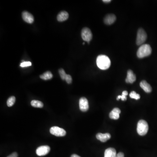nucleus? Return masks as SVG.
<instances>
[{"label":"nucleus","instance_id":"obj_27","mask_svg":"<svg viewBox=\"0 0 157 157\" xmlns=\"http://www.w3.org/2000/svg\"><path fill=\"white\" fill-rule=\"evenodd\" d=\"M124 154L123 152H119L117 154L116 157H124Z\"/></svg>","mask_w":157,"mask_h":157},{"label":"nucleus","instance_id":"obj_16","mask_svg":"<svg viewBox=\"0 0 157 157\" xmlns=\"http://www.w3.org/2000/svg\"><path fill=\"white\" fill-rule=\"evenodd\" d=\"M53 75L51 72L47 71L40 76L41 79L45 80H49L53 78Z\"/></svg>","mask_w":157,"mask_h":157},{"label":"nucleus","instance_id":"obj_6","mask_svg":"<svg viewBox=\"0 0 157 157\" xmlns=\"http://www.w3.org/2000/svg\"><path fill=\"white\" fill-rule=\"evenodd\" d=\"M50 132L52 135L57 137H63L66 135V131L65 130L56 126L51 127L50 129Z\"/></svg>","mask_w":157,"mask_h":157},{"label":"nucleus","instance_id":"obj_24","mask_svg":"<svg viewBox=\"0 0 157 157\" xmlns=\"http://www.w3.org/2000/svg\"><path fill=\"white\" fill-rule=\"evenodd\" d=\"M127 96H124V95H119V96H118V97L117 98V100L118 101L119 100V99H122V101H126L127 100Z\"/></svg>","mask_w":157,"mask_h":157},{"label":"nucleus","instance_id":"obj_7","mask_svg":"<svg viewBox=\"0 0 157 157\" xmlns=\"http://www.w3.org/2000/svg\"><path fill=\"white\" fill-rule=\"evenodd\" d=\"M50 148L47 145H43L37 148L36 153L39 156H43L48 154L50 152Z\"/></svg>","mask_w":157,"mask_h":157},{"label":"nucleus","instance_id":"obj_13","mask_svg":"<svg viewBox=\"0 0 157 157\" xmlns=\"http://www.w3.org/2000/svg\"><path fill=\"white\" fill-rule=\"evenodd\" d=\"M141 87L147 93H150L152 91V88L149 84L145 80L141 81L140 84Z\"/></svg>","mask_w":157,"mask_h":157},{"label":"nucleus","instance_id":"obj_9","mask_svg":"<svg viewBox=\"0 0 157 157\" xmlns=\"http://www.w3.org/2000/svg\"><path fill=\"white\" fill-rule=\"evenodd\" d=\"M22 17L23 19L28 23L32 24L34 22V17L28 11H23L22 13Z\"/></svg>","mask_w":157,"mask_h":157},{"label":"nucleus","instance_id":"obj_3","mask_svg":"<svg viewBox=\"0 0 157 157\" xmlns=\"http://www.w3.org/2000/svg\"><path fill=\"white\" fill-rule=\"evenodd\" d=\"M148 125L145 120H141L138 122L137 130V133L140 135H146L148 131Z\"/></svg>","mask_w":157,"mask_h":157},{"label":"nucleus","instance_id":"obj_2","mask_svg":"<svg viewBox=\"0 0 157 157\" xmlns=\"http://www.w3.org/2000/svg\"><path fill=\"white\" fill-rule=\"evenodd\" d=\"M152 48L149 45H142L138 49L137 55L139 58H143L150 56L152 53Z\"/></svg>","mask_w":157,"mask_h":157},{"label":"nucleus","instance_id":"obj_4","mask_svg":"<svg viewBox=\"0 0 157 157\" xmlns=\"http://www.w3.org/2000/svg\"><path fill=\"white\" fill-rule=\"evenodd\" d=\"M147 38L146 32L143 28H139L137 31L136 43L138 45H141L145 43Z\"/></svg>","mask_w":157,"mask_h":157},{"label":"nucleus","instance_id":"obj_22","mask_svg":"<svg viewBox=\"0 0 157 157\" xmlns=\"http://www.w3.org/2000/svg\"><path fill=\"white\" fill-rule=\"evenodd\" d=\"M32 65L31 62H22L20 64V66L22 67H27Z\"/></svg>","mask_w":157,"mask_h":157},{"label":"nucleus","instance_id":"obj_21","mask_svg":"<svg viewBox=\"0 0 157 157\" xmlns=\"http://www.w3.org/2000/svg\"><path fill=\"white\" fill-rule=\"evenodd\" d=\"M58 72H59V75H60V77L62 79V80H65L66 76L67 74H66L64 70L62 68H61L58 70Z\"/></svg>","mask_w":157,"mask_h":157},{"label":"nucleus","instance_id":"obj_26","mask_svg":"<svg viewBox=\"0 0 157 157\" xmlns=\"http://www.w3.org/2000/svg\"><path fill=\"white\" fill-rule=\"evenodd\" d=\"M18 154L16 152H14L12 154H11L10 155H9L7 157H18Z\"/></svg>","mask_w":157,"mask_h":157},{"label":"nucleus","instance_id":"obj_5","mask_svg":"<svg viewBox=\"0 0 157 157\" xmlns=\"http://www.w3.org/2000/svg\"><path fill=\"white\" fill-rule=\"evenodd\" d=\"M81 36L84 41L89 43V41L92 39V33L89 28H84L82 29L81 32Z\"/></svg>","mask_w":157,"mask_h":157},{"label":"nucleus","instance_id":"obj_12","mask_svg":"<svg viewBox=\"0 0 157 157\" xmlns=\"http://www.w3.org/2000/svg\"><path fill=\"white\" fill-rule=\"evenodd\" d=\"M116 20V17L114 14H109L106 15L104 19V22L107 25H112Z\"/></svg>","mask_w":157,"mask_h":157},{"label":"nucleus","instance_id":"obj_28","mask_svg":"<svg viewBox=\"0 0 157 157\" xmlns=\"http://www.w3.org/2000/svg\"><path fill=\"white\" fill-rule=\"evenodd\" d=\"M122 95H124V96H127L128 95V92L127 91H123L122 92Z\"/></svg>","mask_w":157,"mask_h":157},{"label":"nucleus","instance_id":"obj_25","mask_svg":"<svg viewBox=\"0 0 157 157\" xmlns=\"http://www.w3.org/2000/svg\"><path fill=\"white\" fill-rule=\"evenodd\" d=\"M112 110L114 111V112H116V113H118L119 114H120L121 113V111L118 108H114Z\"/></svg>","mask_w":157,"mask_h":157},{"label":"nucleus","instance_id":"obj_19","mask_svg":"<svg viewBox=\"0 0 157 157\" xmlns=\"http://www.w3.org/2000/svg\"><path fill=\"white\" fill-rule=\"evenodd\" d=\"M109 117L110 119H112L118 120L119 118L120 114L114 112V111L112 110L111 112L110 113Z\"/></svg>","mask_w":157,"mask_h":157},{"label":"nucleus","instance_id":"obj_10","mask_svg":"<svg viewBox=\"0 0 157 157\" xmlns=\"http://www.w3.org/2000/svg\"><path fill=\"white\" fill-rule=\"evenodd\" d=\"M136 77L135 75L134 74V72L131 70H129L127 71V76L125 79L126 83H133L136 81Z\"/></svg>","mask_w":157,"mask_h":157},{"label":"nucleus","instance_id":"obj_8","mask_svg":"<svg viewBox=\"0 0 157 157\" xmlns=\"http://www.w3.org/2000/svg\"><path fill=\"white\" fill-rule=\"evenodd\" d=\"M79 106L81 111L86 112L89 109V103L87 99L85 97H81L79 101Z\"/></svg>","mask_w":157,"mask_h":157},{"label":"nucleus","instance_id":"obj_14","mask_svg":"<svg viewBox=\"0 0 157 157\" xmlns=\"http://www.w3.org/2000/svg\"><path fill=\"white\" fill-rule=\"evenodd\" d=\"M117 154L116 150L114 148H110L106 150L104 157H116Z\"/></svg>","mask_w":157,"mask_h":157},{"label":"nucleus","instance_id":"obj_15","mask_svg":"<svg viewBox=\"0 0 157 157\" xmlns=\"http://www.w3.org/2000/svg\"><path fill=\"white\" fill-rule=\"evenodd\" d=\"M69 18V14L66 11L60 12L57 17V19L58 22H62L67 20Z\"/></svg>","mask_w":157,"mask_h":157},{"label":"nucleus","instance_id":"obj_17","mask_svg":"<svg viewBox=\"0 0 157 157\" xmlns=\"http://www.w3.org/2000/svg\"><path fill=\"white\" fill-rule=\"evenodd\" d=\"M31 105L36 108H43V104L40 101L37 100H33L31 102Z\"/></svg>","mask_w":157,"mask_h":157},{"label":"nucleus","instance_id":"obj_20","mask_svg":"<svg viewBox=\"0 0 157 157\" xmlns=\"http://www.w3.org/2000/svg\"><path fill=\"white\" fill-rule=\"evenodd\" d=\"M130 97L132 99H135L136 100H139L140 98V95L139 94H137L136 93V92L132 91L130 93Z\"/></svg>","mask_w":157,"mask_h":157},{"label":"nucleus","instance_id":"obj_11","mask_svg":"<svg viewBox=\"0 0 157 157\" xmlns=\"http://www.w3.org/2000/svg\"><path fill=\"white\" fill-rule=\"evenodd\" d=\"M96 137L98 140L102 142H106L108 140H109L111 137V135L109 133H98L96 135Z\"/></svg>","mask_w":157,"mask_h":157},{"label":"nucleus","instance_id":"obj_18","mask_svg":"<svg viewBox=\"0 0 157 157\" xmlns=\"http://www.w3.org/2000/svg\"><path fill=\"white\" fill-rule=\"evenodd\" d=\"M15 101H16V98L14 96H11L8 99L7 101V105L9 107H11L14 104Z\"/></svg>","mask_w":157,"mask_h":157},{"label":"nucleus","instance_id":"obj_30","mask_svg":"<svg viewBox=\"0 0 157 157\" xmlns=\"http://www.w3.org/2000/svg\"><path fill=\"white\" fill-rule=\"evenodd\" d=\"M71 157H80V156L79 155H77V154H74L71 155Z\"/></svg>","mask_w":157,"mask_h":157},{"label":"nucleus","instance_id":"obj_23","mask_svg":"<svg viewBox=\"0 0 157 157\" xmlns=\"http://www.w3.org/2000/svg\"><path fill=\"white\" fill-rule=\"evenodd\" d=\"M65 80L66 81L67 83L70 84L72 82V78L70 75H67L66 76Z\"/></svg>","mask_w":157,"mask_h":157},{"label":"nucleus","instance_id":"obj_1","mask_svg":"<svg viewBox=\"0 0 157 157\" xmlns=\"http://www.w3.org/2000/svg\"><path fill=\"white\" fill-rule=\"evenodd\" d=\"M97 66L101 70H106L109 69L111 65L109 58L105 55H100L97 58Z\"/></svg>","mask_w":157,"mask_h":157},{"label":"nucleus","instance_id":"obj_29","mask_svg":"<svg viewBox=\"0 0 157 157\" xmlns=\"http://www.w3.org/2000/svg\"><path fill=\"white\" fill-rule=\"evenodd\" d=\"M111 0H104V1H103V2L106 3H110V2H111Z\"/></svg>","mask_w":157,"mask_h":157}]
</instances>
